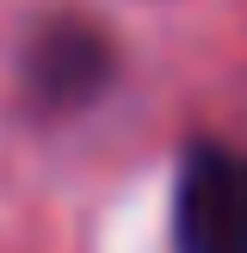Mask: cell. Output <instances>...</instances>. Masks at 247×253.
<instances>
[{
	"label": "cell",
	"mask_w": 247,
	"mask_h": 253,
	"mask_svg": "<svg viewBox=\"0 0 247 253\" xmlns=\"http://www.w3.org/2000/svg\"><path fill=\"white\" fill-rule=\"evenodd\" d=\"M105 74H111V49H105V37H99L93 25H56V31H43V43H37V56H31L37 93L56 99V105L93 99L99 86H105Z\"/></svg>",
	"instance_id": "7a4b0ae2"
},
{
	"label": "cell",
	"mask_w": 247,
	"mask_h": 253,
	"mask_svg": "<svg viewBox=\"0 0 247 253\" xmlns=\"http://www.w3.org/2000/svg\"><path fill=\"white\" fill-rule=\"evenodd\" d=\"M179 253H247V161L235 148H192L173 198Z\"/></svg>",
	"instance_id": "6da1fadb"
}]
</instances>
